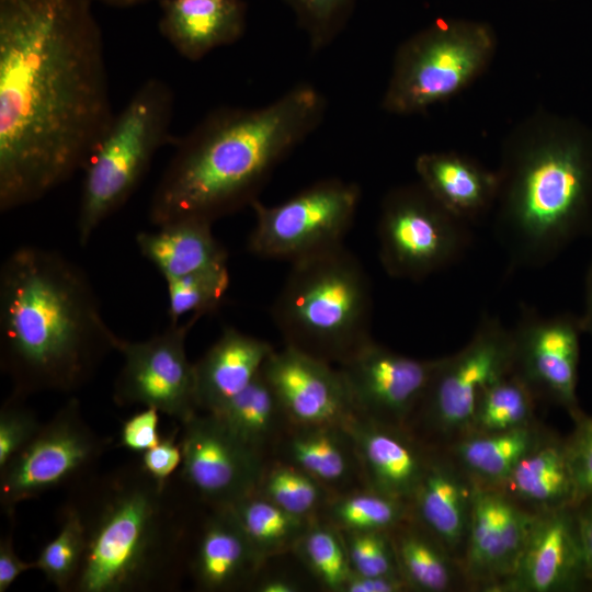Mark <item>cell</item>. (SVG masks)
<instances>
[{"label":"cell","instance_id":"cell-47","mask_svg":"<svg viewBox=\"0 0 592 592\" xmlns=\"http://www.w3.org/2000/svg\"><path fill=\"white\" fill-rule=\"evenodd\" d=\"M576 514L584 558L587 588H592V496L576 505Z\"/></svg>","mask_w":592,"mask_h":592},{"label":"cell","instance_id":"cell-28","mask_svg":"<svg viewBox=\"0 0 592 592\" xmlns=\"http://www.w3.org/2000/svg\"><path fill=\"white\" fill-rule=\"evenodd\" d=\"M213 223L202 218H182L140 231L136 244L164 281L193 272L226 266L227 251L212 231Z\"/></svg>","mask_w":592,"mask_h":592},{"label":"cell","instance_id":"cell-22","mask_svg":"<svg viewBox=\"0 0 592 592\" xmlns=\"http://www.w3.org/2000/svg\"><path fill=\"white\" fill-rule=\"evenodd\" d=\"M345 425L356 447L365 486L409 504L434 447L407 428L356 413Z\"/></svg>","mask_w":592,"mask_h":592},{"label":"cell","instance_id":"cell-19","mask_svg":"<svg viewBox=\"0 0 592 592\" xmlns=\"http://www.w3.org/2000/svg\"><path fill=\"white\" fill-rule=\"evenodd\" d=\"M587 589L576 505L536 515L511 577L498 592Z\"/></svg>","mask_w":592,"mask_h":592},{"label":"cell","instance_id":"cell-38","mask_svg":"<svg viewBox=\"0 0 592 592\" xmlns=\"http://www.w3.org/2000/svg\"><path fill=\"white\" fill-rule=\"evenodd\" d=\"M168 315L178 323L186 315L204 316L215 311L229 287L228 267L219 266L193 272L166 281Z\"/></svg>","mask_w":592,"mask_h":592},{"label":"cell","instance_id":"cell-2","mask_svg":"<svg viewBox=\"0 0 592 592\" xmlns=\"http://www.w3.org/2000/svg\"><path fill=\"white\" fill-rule=\"evenodd\" d=\"M92 284L61 253L22 246L0 270V365L12 394H72L116 351Z\"/></svg>","mask_w":592,"mask_h":592},{"label":"cell","instance_id":"cell-4","mask_svg":"<svg viewBox=\"0 0 592 592\" xmlns=\"http://www.w3.org/2000/svg\"><path fill=\"white\" fill-rule=\"evenodd\" d=\"M86 548L70 592H172L186 577L200 503L175 474L160 482L129 462L70 487Z\"/></svg>","mask_w":592,"mask_h":592},{"label":"cell","instance_id":"cell-21","mask_svg":"<svg viewBox=\"0 0 592 592\" xmlns=\"http://www.w3.org/2000/svg\"><path fill=\"white\" fill-rule=\"evenodd\" d=\"M477 487L446 448H433L409 501L410 519L433 535L460 567Z\"/></svg>","mask_w":592,"mask_h":592},{"label":"cell","instance_id":"cell-40","mask_svg":"<svg viewBox=\"0 0 592 592\" xmlns=\"http://www.w3.org/2000/svg\"><path fill=\"white\" fill-rule=\"evenodd\" d=\"M352 572L400 576L390 532H341Z\"/></svg>","mask_w":592,"mask_h":592},{"label":"cell","instance_id":"cell-24","mask_svg":"<svg viewBox=\"0 0 592 592\" xmlns=\"http://www.w3.org/2000/svg\"><path fill=\"white\" fill-rule=\"evenodd\" d=\"M273 457L299 467L334 494L366 487L345 424H291Z\"/></svg>","mask_w":592,"mask_h":592},{"label":"cell","instance_id":"cell-44","mask_svg":"<svg viewBox=\"0 0 592 592\" xmlns=\"http://www.w3.org/2000/svg\"><path fill=\"white\" fill-rule=\"evenodd\" d=\"M159 413L152 407H145L126 419L119 430L118 445L141 454L158 444L161 439L158 431Z\"/></svg>","mask_w":592,"mask_h":592},{"label":"cell","instance_id":"cell-14","mask_svg":"<svg viewBox=\"0 0 592 592\" xmlns=\"http://www.w3.org/2000/svg\"><path fill=\"white\" fill-rule=\"evenodd\" d=\"M582 334L579 315L544 316L525 306L511 328L512 374L537 401L561 407L571 418L582 411L577 395Z\"/></svg>","mask_w":592,"mask_h":592},{"label":"cell","instance_id":"cell-20","mask_svg":"<svg viewBox=\"0 0 592 592\" xmlns=\"http://www.w3.org/2000/svg\"><path fill=\"white\" fill-rule=\"evenodd\" d=\"M205 506L191 530L186 577L200 591L251 590L264 561L253 549L228 508Z\"/></svg>","mask_w":592,"mask_h":592},{"label":"cell","instance_id":"cell-10","mask_svg":"<svg viewBox=\"0 0 592 592\" xmlns=\"http://www.w3.org/2000/svg\"><path fill=\"white\" fill-rule=\"evenodd\" d=\"M468 225L441 206L420 183L395 187L380 205V263L394 278L421 281L463 257L471 242Z\"/></svg>","mask_w":592,"mask_h":592},{"label":"cell","instance_id":"cell-49","mask_svg":"<svg viewBox=\"0 0 592 592\" xmlns=\"http://www.w3.org/2000/svg\"><path fill=\"white\" fill-rule=\"evenodd\" d=\"M579 316L583 333L592 340V258L585 275L583 309Z\"/></svg>","mask_w":592,"mask_h":592},{"label":"cell","instance_id":"cell-23","mask_svg":"<svg viewBox=\"0 0 592 592\" xmlns=\"http://www.w3.org/2000/svg\"><path fill=\"white\" fill-rule=\"evenodd\" d=\"M246 26L242 0H160L159 32L190 61L237 42Z\"/></svg>","mask_w":592,"mask_h":592},{"label":"cell","instance_id":"cell-6","mask_svg":"<svg viewBox=\"0 0 592 592\" xmlns=\"http://www.w3.org/2000/svg\"><path fill=\"white\" fill-rule=\"evenodd\" d=\"M271 316L285 345L340 365L372 339L366 271L343 243L291 263Z\"/></svg>","mask_w":592,"mask_h":592},{"label":"cell","instance_id":"cell-17","mask_svg":"<svg viewBox=\"0 0 592 592\" xmlns=\"http://www.w3.org/2000/svg\"><path fill=\"white\" fill-rule=\"evenodd\" d=\"M536 515L499 489L477 487L462 560L467 590L499 591L515 570Z\"/></svg>","mask_w":592,"mask_h":592},{"label":"cell","instance_id":"cell-46","mask_svg":"<svg viewBox=\"0 0 592 592\" xmlns=\"http://www.w3.org/2000/svg\"><path fill=\"white\" fill-rule=\"evenodd\" d=\"M407 584L399 576H363L352 572L342 592H406Z\"/></svg>","mask_w":592,"mask_h":592},{"label":"cell","instance_id":"cell-27","mask_svg":"<svg viewBox=\"0 0 592 592\" xmlns=\"http://www.w3.org/2000/svg\"><path fill=\"white\" fill-rule=\"evenodd\" d=\"M496 489L535 514L574 506L577 489L566 437L547 430Z\"/></svg>","mask_w":592,"mask_h":592},{"label":"cell","instance_id":"cell-1","mask_svg":"<svg viewBox=\"0 0 592 592\" xmlns=\"http://www.w3.org/2000/svg\"><path fill=\"white\" fill-rule=\"evenodd\" d=\"M91 0H0V210L83 170L111 124Z\"/></svg>","mask_w":592,"mask_h":592},{"label":"cell","instance_id":"cell-30","mask_svg":"<svg viewBox=\"0 0 592 592\" xmlns=\"http://www.w3.org/2000/svg\"><path fill=\"white\" fill-rule=\"evenodd\" d=\"M399 573L409 591L449 592L467 589L459 562L410 517L390 531Z\"/></svg>","mask_w":592,"mask_h":592},{"label":"cell","instance_id":"cell-13","mask_svg":"<svg viewBox=\"0 0 592 592\" xmlns=\"http://www.w3.org/2000/svg\"><path fill=\"white\" fill-rule=\"evenodd\" d=\"M200 316L171 323L143 341L119 338L116 351L123 364L116 376L113 399L117 406L152 407L179 423L198 412L194 363L186 355L185 341Z\"/></svg>","mask_w":592,"mask_h":592},{"label":"cell","instance_id":"cell-32","mask_svg":"<svg viewBox=\"0 0 592 592\" xmlns=\"http://www.w3.org/2000/svg\"><path fill=\"white\" fill-rule=\"evenodd\" d=\"M227 508L264 561L292 553L303 533L314 521L286 512L255 491Z\"/></svg>","mask_w":592,"mask_h":592},{"label":"cell","instance_id":"cell-26","mask_svg":"<svg viewBox=\"0 0 592 592\" xmlns=\"http://www.w3.org/2000/svg\"><path fill=\"white\" fill-rule=\"evenodd\" d=\"M275 349L266 341L226 327L194 363L198 411L216 413L260 374Z\"/></svg>","mask_w":592,"mask_h":592},{"label":"cell","instance_id":"cell-45","mask_svg":"<svg viewBox=\"0 0 592 592\" xmlns=\"http://www.w3.org/2000/svg\"><path fill=\"white\" fill-rule=\"evenodd\" d=\"M36 569V562L21 559L14 548L13 527L0 540V592H5L20 574Z\"/></svg>","mask_w":592,"mask_h":592},{"label":"cell","instance_id":"cell-41","mask_svg":"<svg viewBox=\"0 0 592 592\" xmlns=\"http://www.w3.org/2000/svg\"><path fill=\"white\" fill-rule=\"evenodd\" d=\"M25 400L11 392L1 406L0 470L32 440L43 423Z\"/></svg>","mask_w":592,"mask_h":592},{"label":"cell","instance_id":"cell-11","mask_svg":"<svg viewBox=\"0 0 592 592\" xmlns=\"http://www.w3.org/2000/svg\"><path fill=\"white\" fill-rule=\"evenodd\" d=\"M112 439L96 433L70 397L32 440L0 470V505L10 517L15 508L89 474L111 447Z\"/></svg>","mask_w":592,"mask_h":592},{"label":"cell","instance_id":"cell-5","mask_svg":"<svg viewBox=\"0 0 592 592\" xmlns=\"http://www.w3.org/2000/svg\"><path fill=\"white\" fill-rule=\"evenodd\" d=\"M494 234L510 269L537 270L592 236V128L554 114L528 118L504 144Z\"/></svg>","mask_w":592,"mask_h":592},{"label":"cell","instance_id":"cell-12","mask_svg":"<svg viewBox=\"0 0 592 592\" xmlns=\"http://www.w3.org/2000/svg\"><path fill=\"white\" fill-rule=\"evenodd\" d=\"M361 200L357 184L341 179L318 181L276 205L255 200V223L248 249L264 259L291 263L343 243Z\"/></svg>","mask_w":592,"mask_h":592},{"label":"cell","instance_id":"cell-34","mask_svg":"<svg viewBox=\"0 0 592 592\" xmlns=\"http://www.w3.org/2000/svg\"><path fill=\"white\" fill-rule=\"evenodd\" d=\"M409 517L408 503L368 487L335 494L321 516L341 532H390Z\"/></svg>","mask_w":592,"mask_h":592},{"label":"cell","instance_id":"cell-39","mask_svg":"<svg viewBox=\"0 0 592 592\" xmlns=\"http://www.w3.org/2000/svg\"><path fill=\"white\" fill-rule=\"evenodd\" d=\"M312 52L330 44L348 25L357 0H284Z\"/></svg>","mask_w":592,"mask_h":592},{"label":"cell","instance_id":"cell-9","mask_svg":"<svg viewBox=\"0 0 592 592\" xmlns=\"http://www.w3.org/2000/svg\"><path fill=\"white\" fill-rule=\"evenodd\" d=\"M511 329L483 314L468 343L439 357L408 429L430 447L445 448L469 432L485 388L512 373Z\"/></svg>","mask_w":592,"mask_h":592},{"label":"cell","instance_id":"cell-29","mask_svg":"<svg viewBox=\"0 0 592 592\" xmlns=\"http://www.w3.org/2000/svg\"><path fill=\"white\" fill-rule=\"evenodd\" d=\"M548 429L533 424L496 433H470L445 447L479 487H500Z\"/></svg>","mask_w":592,"mask_h":592},{"label":"cell","instance_id":"cell-31","mask_svg":"<svg viewBox=\"0 0 592 592\" xmlns=\"http://www.w3.org/2000/svg\"><path fill=\"white\" fill-rule=\"evenodd\" d=\"M212 414L265 462L274 456L292 424L261 372L249 386Z\"/></svg>","mask_w":592,"mask_h":592},{"label":"cell","instance_id":"cell-50","mask_svg":"<svg viewBox=\"0 0 592 592\" xmlns=\"http://www.w3.org/2000/svg\"><path fill=\"white\" fill-rule=\"evenodd\" d=\"M92 2H100L109 7L114 8H132L139 4L147 3L151 0H91Z\"/></svg>","mask_w":592,"mask_h":592},{"label":"cell","instance_id":"cell-48","mask_svg":"<svg viewBox=\"0 0 592 592\" xmlns=\"http://www.w3.org/2000/svg\"><path fill=\"white\" fill-rule=\"evenodd\" d=\"M257 592H298L303 588L295 579L285 574L262 576L261 573L251 587Z\"/></svg>","mask_w":592,"mask_h":592},{"label":"cell","instance_id":"cell-36","mask_svg":"<svg viewBox=\"0 0 592 592\" xmlns=\"http://www.w3.org/2000/svg\"><path fill=\"white\" fill-rule=\"evenodd\" d=\"M322 588L342 592L352 569L343 535L319 517L314 520L292 551Z\"/></svg>","mask_w":592,"mask_h":592},{"label":"cell","instance_id":"cell-35","mask_svg":"<svg viewBox=\"0 0 592 592\" xmlns=\"http://www.w3.org/2000/svg\"><path fill=\"white\" fill-rule=\"evenodd\" d=\"M536 401L531 389L511 373L482 390L467 434L504 432L533 424L537 421Z\"/></svg>","mask_w":592,"mask_h":592},{"label":"cell","instance_id":"cell-7","mask_svg":"<svg viewBox=\"0 0 592 592\" xmlns=\"http://www.w3.org/2000/svg\"><path fill=\"white\" fill-rule=\"evenodd\" d=\"M173 111L171 86L152 77L114 114L83 168L77 219L81 246L135 192L155 155L168 140Z\"/></svg>","mask_w":592,"mask_h":592},{"label":"cell","instance_id":"cell-15","mask_svg":"<svg viewBox=\"0 0 592 592\" xmlns=\"http://www.w3.org/2000/svg\"><path fill=\"white\" fill-rule=\"evenodd\" d=\"M182 464L177 473L203 505L227 508L252 493L265 463L214 414L180 423Z\"/></svg>","mask_w":592,"mask_h":592},{"label":"cell","instance_id":"cell-33","mask_svg":"<svg viewBox=\"0 0 592 592\" xmlns=\"http://www.w3.org/2000/svg\"><path fill=\"white\" fill-rule=\"evenodd\" d=\"M254 491L306 520L321 517L335 496L299 467L277 457L264 463Z\"/></svg>","mask_w":592,"mask_h":592},{"label":"cell","instance_id":"cell-18","mask_svg":"<svg viewBox=\"0 0 592 592\" xmlns=\"http://www.w3.org/2000/svg\"><path fill=\"white\" fill-rule=\"evenodd\" d=\"M261 373L292 424H346L355 413L339 367L328 362L285 345Z\"/></svg>","mask_w":592,"mask_h":592},{"label":"cell","instance_id":"cell-3","mask_svg":"<svg viewBox=\"0 0 592 592\" xmlns=\"http://www.w3.org/2000/svg\"><path fill=\"white\" fill-rule=\"evenodd\" d=\"M322 92L299 83L258 107L210 111L177 145L150 200L156 226L214 223L258 200L277 164L321 124Z\"/></svg>","mask_w":592,"mask_h":592},{"label":"cell","instance_id":"cell-42","mask_svg":"<svg viewBox=\"0 0 592 592\" xmlns=\"http://www.w3.org/2000/svg\"><path fill=\"white\" fill-rule=\"evenodd\" d=\"M572 420L574 426L570 435L566 437V443L578 504L584 498L592 496V415L581 411Z\"/></svg>","mask_w":592,"mask_h":592},{"label":"cell","instance_id":"cell-25","mask_svg":"<svg viewBox=\"0 0 592 592\" xmlns=\"http://www.w3.org/2000/svg\"><path fill=\"white\" fill-rule=\"evenodd\" d=\"M414 168L419 183L447 212L470 224L493 210L497 172L455 151L420 153Z\"/></svg>","mask_w":592,"mask_h":592},{"label":"cell","instance_id":"cell-8","mask_svg":"<svg viewBox=\"0 0 592 592\" xmlns=\"http://www.w3.org/2000/svg\"><path fill=\"white\" fill-rule=\"evenodd\" d=\"M496 48L488 23L436 19L398 47L382 109L406 116L448 100L485 71Z\"/></svg>","mask_w":592,"mask_h":592},{"label":"cell","instance_id":"cell-16","mask_svg":"<svg viewBox=\"0 0 592 592\" xmlns=\"http://www.w3.org/2000/svg\"><path fill=\"white\" fill-rule=\"evenodd\" d=\"M437 361L406 356L371 340L338 367L356 414L408 429Z\"/></svg>","mask_w":592,"mask_h":592},{"label":"cell","instance_id":"cell-37","mask_svg":"<svg viewBox=\"0 0 592 592\" xmlns=\"http://www.w3.org/2000/svg\"><path fill=\"white\" fill-rule=\"evenodd\" d=\"M59 531L39 551L36 569L61 592H70L80 570L86 548L84 531L76 509L65 502L59 513Z\"/></svg>","mask_w":592,"mask_h":592},{"label":"cell","instance_id":"cell-43","mask_svg":"<svg viewBox=\"0 0 592 592\" xmlns=\"http://www.w3.org/2000/svg\"><path fill=\"white\" fill-rule=\"evenodd\" d=\"M180 426L164 436L158 444L140 455L141 467L156 480L164 482L174 476L182 464V447L180 443Z\"/></svg>","mask_w":592,"mask_h":592}]
</instances>
